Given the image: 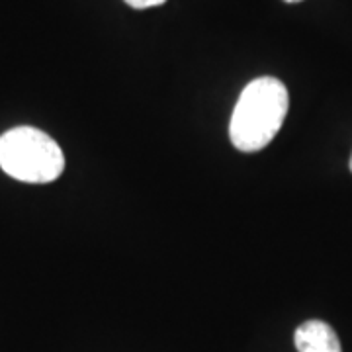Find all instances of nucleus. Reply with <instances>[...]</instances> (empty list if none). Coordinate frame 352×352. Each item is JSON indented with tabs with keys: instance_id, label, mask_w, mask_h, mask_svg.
I'll return each mask as SVG.
<instances>
[{
	"instance_id": "f03ea898",
	"label": "nucleus",
	"mask_w": 352,
	"mask_h": 352,
	"mask_svg": "<svg viewBox=\"0 0 352 352\" xmlns=\"http://www.w3.org/2000/svg\"><path fill=\"white\" fill-rule=\"evenodd\" d=\"M0 168L20 182L47 184L63 175L65 155L45 131L20 126L0 135Z\"/></svg>"
},
{
	"instance_id": "20e7f679",
	"label": "nucleus",
	"mask_w": 352,
	"mask_h": 352,
	"mask_svg": "<svg viewBox=\"0 0 352 352\" xmlns=\"http://www.w3.org/2000/svg\"><path fill=\"white\" fill-rule=\"evenodd\" d=\"M124 2L135 10H145V8H153V6H161L166 0H124Z\"/></svg>"
},
{
	"instance_id": "f257e3e1",
	"label": "nucleus",
	"mask_w": 352,
	"mask_h": 352,
	"mask_svg": "<svg viewBox=\"0 0 352 352\" xmlns=\"http://www.w3.org/2000/svg\"><path fill=\"white\" fill-rule=\"evenodd\" d=\"M288 88L274 76H258L243 88L229 122V138L241 153L270 145L286 120Z\"/></svg>"
},
{
	"instance_id": "423d86ee",
	"label": "nucleus",
	"mask_w": 352,
	"mask_h": 352,
	"mask_svg": "<svg viewBox=\"0 0 352 352\" xmlns=\"http://www.w3.org/2000/svg\"><path fill=\"white\" fill-rule=\"evenodd\" d=\"M349 164H351V173H352V155H351V163H349Z\"/></svg>"
},
{
	"instance_id": "39448f33",
	"label": "nucleus",
	"mask_w": 352,
	"mask_h": 352,
	"mask_svg": "<svg viewBox=\"0 0 352 352\" xmlns=\"http://www.w3.org/2000/svg\"><path fill=\"white\" fill-rule=\"evenodd\" d=\"M284 2H289V4H296V2H302V0H284Z\"/></svg>"
},
{
	"instance_id": "7ed1b4c3",
	"label": "nucleus",
	"mask_w": 352,
	"mask_h": 352,
	"mask_svg": "<svg viewBox=\"0 0 352 352\" xmlns=\"http://www.w3.org/2000/svg\"><path fill=\"white\" fill-rule=\"evenodd\" d=\"M296 349L300 352H342L340 340L331 325L323 321H305L296 329Z\"/></svg>"
}]
</instances>
